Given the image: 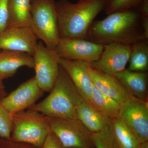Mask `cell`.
Instances as JSON below:
<instances>
[{
  "label": "cell",
  "mask_w": 148,
  "mask_h": 148,
  "mask_svg": "<svg viewBox=\"0 0 148 148\" xmlns=\"http://www.w3.org/2000/svg\"><path fill=\"white\" fill-rule=\"evenodd\" d=\"M87 40L103 45L111 43L132 45L147 39L140 13L130 10L113 12L102 20L93 21Z\"/></svg>",
  "instance_id": "cell-1"
},
{
  "label": "cell",
  "mask_w": 148,
  "mask_h": 148,
  "mask_svg": "<svg viewBox=\"0 0 148 148\" xmlns=\"http://www.w3.org/2000/svg\"><path fill=\"white\" fill-rule=\"evenodd\" d=\"M108 0H67L56 3L60 39L87 40L88 30L94 19L105 10Z\"/></svg>",
  "instance_id": "cell-2"
},
{
  "label": "cell",
  "mask_w": 148,
  "mask_h": 148,
  "mask_svg": "<svg viewBox=\"0 0 148 148\" xmlns=\"http://www.w3.org/2000/svg\"><path fill=\"white\" fill-rule=\"evenodd\" d=\"M49 92L44 100L29 109L50 118H77V109L84 99L61 66L58 77Z\"/></svg>",
  "instance_id": "cell-3"
},
{
  "label": "cell",
  "mask_w": 148,
  "mask_h": 148,
  "mask_svg": "<svg viewBox=\"0 0 148 148\" xmlns=\"http://www.w3.org/2000/svg\"><path fill=\"white\" fill-rule=\"evenodd\" d=\"M11 117L13 125L11 140L42 148L51 132L50 117L30 109L11 114Z\"/></svg>",
  "instance_id": "cell-4"
},
{
  "label": "cell",
  "mask_w": 148,
  "mask_h": 148,
  "mask_svg": "<svg viewBox=\"0 0 148 148\" xmlns=\"http://www.w3.org/2000/svg\"><path fill=\"white\" fill-rule=\"evenodd\" d=\"M31 29L38 39L54 50L60 39L54 0H31Z\"/></svg>",
  "instance_id": "cell-5"
},
{
  "label": "cell",
  "mask_w": 148,
  "mask_h": 148,
  "mask_svg": "<svg viewBox=\"0 0 148 148\" xmlns=\"http://www.w3.org/2000/svg\"><path fill=\"white\" fill-rule=\"evenodd\" d=\"M51 131L64 148H92L91 132L77 118H50Z\"/></svg>",
  "instance_id": "cell-6"
},
{
  "label": "cell",
  "mask_w": 148,
  "mask_h": 148,
  "mask_svg": "<svg viewBox=\"0 0 148 148\" xmlns=\"http://www.w3.org/2000/svg\"><path fill=\"white\" fill-rule=\"evenodd\" d=\"M33 57L37 84L44 92H50L59 74L60 58L42 41L38 42Z\"/></svg>",
  "instance_id": "cell-7"
},
{
  "label": "cell",
  "mask_w": 148,
  "mask_h": 148,
  "mask_svg": "<svg viewBox=\"0 0 148 148\" xmlns=\"http://www.w3.org/2000/svg\"><path fill=\"white\" fill-rule=\"evenodd\" d=\"M118 118L138 138L140 143L148 140V103L130 96L121 104Z\"/></svg>",
  "instance_id": "cell-8"
},
{
  "label": "cell",
  "mask_w": 148,
  "mask_h": 148,
  "mask_svg": "<svg viewBox=\"0 0 148 148\" xmlns=\"http://www.w3.org/2000/svg\"><path fill=\"white\" fill-rule=\"evenodd\" d=\"M104 47L84 39H60L54 50L60 58L90 64L99 59Z\"/></svg>",
  "instance_id": "cell-9"
},
{
  "label": "cell",
  "mask_w": 148,
  "mask_h": 148,
  "mask_svg": "<svg viewBox=\"0 0 148 148\" xmlns=\"http://www.w3.org/2000/svg\"><path fill=\"white\" fill-rule=\"evenodd\" d=\"M44 93L34 77L2 98L1 102L11 114L15 113L31 108Z\"/></svg>",
  "instance_id": "cell-10"
},
{
  "label": "cell",
  "mask_w": 148,
  "mask_h": 148,
  "mask_svg": "<svg viewBox=\"0 0 148 148\" xmlns=\"http://www.w3.org/2000/svg\"><path fill=\"white\" fill-rule=\"evenodd\" d=\"M131 51V45H106L99 59L90 64L101 71L114 76L126 69Z\"/></svg>",
  "instance_id": "cell-11"
},
{
  "label": "cell",
  "mask_w": 148,
  "mask_h": 148,
  "mask_svg": "<svg viewBox=\"0 0 148 148\" xmlns=\"http://www.w3.org/2000/svg\"><path fill=\"white\" fill-rule=\"evenodd\" d=\"M38 38L31 27H10L0 34V49L20 51L33 56Z\"/></svg>",
  "instance_id": "cell-12"
},
{
  "label": "cell",
  "mask_w": 148,
  "mask_h": 148,
  "mask_svg": "<svg viewBox=\"0 0 148 148\" xmlns=\"http://www.w3.org/2000/svg\"><path fill=\"white\" fill-rule=\"evenodd\" d=\"M82 63L92 84L101 93L120 104L131 96L114 76L101 71L88 63Z\"/></svg>",
  "instance_id": "cell-13"
},
{
  "label": "cell",
  "mask_w": 148,
  "mask_h": 148,
  "mask_svg": "<svg viewBox=\"0 0 148 148\" xmlns=\"http://www.w3.org/2000/svg\"><path fill=\"white\" fill-rule=\"evenodd\" d=\"M59 64L70 77L83 99L90 103L92 83L82 62L60 58Z\"/></svg>",
  "instance_id": "cell-14"
},
{
  "label": "cell",
  "mask_w": 148,
  "mask_h": 148,
  "mask_svg": "<svg viewBox=\"0 0 148 148\" xmlns=\"http://www.w3.org/2000/svg\"><path fill=\"white\" fill-rule=\"evenodd\" d=\"M34 69L33 56L20 51L4 50L0 52V80L13 76L22 67Z\"/></svg>",
  "instance_id": "cell-15"
},
{
  "label": "cell",
  "mask_w": 148,
  "mask_h": 148,
  "mask_svg": "<svg viewBox=\"0 0 148 148\" xmlns=\"http://www.w3.org/2000/svg\"><path fill=\"white\" fill-rule=\"evenodd\" d=\"M114 76L130 95L139 99L147 100V72L131 71L125 69Z\"/></svg>",
  "instance_id": "cell-16"
},
{
  "label": "cell",
  "mask_w": 148,
  "mask_h": 148,
  "mask_svg": "<svg viewBox=\"0 0 148 148\" xmlns=\"http://www.w3.org/2000/svg\"><path fill=\"white\" fill-rule=\"evenodd\" d=\"M77 118L91 133L102 131L110 125L112 119L88 101L83 100L78 107Z\"/></svg>",
  "instance_id": "cell-17"
},
{
  "label": "cell",
  "mask_w": 148,
  "mask_h": 148,
  "mask_svg": "<svg viewBox=\"0 0 148 148\" xmlns=\"http://www.w3.org/2000/svg\"><path fill=\"white\" fill-rule=\"evenodd\" d=\"M31 1V0H9L8 28L30 27Z\"/></svg>",
  "instance_id": "cell-18"
},
{
  "label": "cell",
  "mask_w": 148,
  "mask_h": 148,
  "mask_svg": "<svg viewBox=\"0 0 148 148\" xmlns=\"http://www.w3.org/2000/svg\"><path fill=\"white\" fill-rule=\"evenodd\" d=\"M110 125L119 148H140L138 138L119 118L112 119Z\"/></svg>",
  "instance_id": "cell-19"
},
{
  "label": "cell",
  "mask_w": 148,
  "mask_h": 148,
  "mask_svg": "<svg viewBox=\"0 0 148 148\" xmlns=\"http://www.w3.org/2000/svg\"><path fill=\"white\" fill-rule=\"evenodd\" d=\"M90 103L100 112L111 119L118 117L120 103L101 93L93 84Z\"/></svg>",
  "instance_id": "cell-20"
},
{
  "label": "cell",
  "mask_w": 148,
  "mask_h": 148,
  "mask_svg": "<svg viewBox=\"0 0 148 148\" xmlns=\"http://www.w3.org/2000/svg\"><path fill=\"white\" fill-rule=\"evenodd\" d=\"M127 70L131 71L147 72L148 69V40L131 45Z\"/></svg>",
  "instance_id": "cell-21"
},
{
  "label": "cell",
  "mask_w": 148,
  "mask_h": 148,
  "mask_svg": "<svg viewBox=\"0 0 148 148\" xmlns=\"http://www.w3.org/2000/svg\"><path fill=\"white\" fill-rule=\"evenodd\" d=\"M91 139L95 148H119L110 125L100 132L91 133Z\"/></svg>",
  "instance_id": "cell-22"
},
{
  "label": "cell",
  "mask_w": 148,
  "mask_h": 148,
  "mask_svg": "<svg viewBox=\"0 0 148 148\" xmlns=\"http://www.w3.org/2000/svg\"><path fill=\"white\" fill-rule=\"evenodd\" d=\"M143 0H108L105 12L107 14L116 12L130 10L140 5Z\"/></svg>",
  "instance_id": "cell-23"
},
{
  "label": "cell",
  "mask_w": 148,
  "mask_h": 148,
  "mask_svg": "<svg viewBox=\"0 0 148 148\" xmlns=\"http://www.w3.org/2000/svg\"><path fill=\"white\" fill-rule=\"evenodd\" d=\"M12 127L11 114L3 106L0 99V137L11 140Z\"/></svg>",
  "instance_id": "cell-24"
},
{
  "label": "cell",
  "mask_w": 148,
  "mask_h": 148,
  "mask_svg": "<svg viewBox=\"0 0 148 148\" xmlns=\"http://www.w3.org/2000/svg\"><path fill=\"white\" fill-rule=\"evenodd\" d=\"M9 0H0V34L8 27Z\"/></svg>",
  "instance_id": "cell-25"
},
{
  "label": "cell",
  "mask_w": 148,
  "mask_h": 148,
  "mask_svg": "<svg viewBox=\"0 0 148 148\" xmlns=\"http://www.w3.org/2000/svg\"><path fill=\"white\" fill-rule=\"evenodd\" d=\"M42 148H64L57 137L51 132L46 138Z\"/></svg>",
  "instance_id": "cell-26"
},
{
  "label": "cell",
  "mask_w": 148,
  "mask_h": 148,
  "mask_svg": "<svg viewBox=\"0 0 148 148\" xmlns=\"http://www.w3.org/2000/svg\"><path fill=\"white\" fill-rule=\"evenodd\" d=\"M139 6L141 16H148V0H143Z\"/></svg>",
  "instance_id": "cell-27"
},
{
  "label": "cell",
  "mask_w": 148,
  "mask_h": 148,
  "mask_svg": "<svg viewBox=\"0 0 148 148\" xmlns=\"http://www.w3.org/2000/svg\"><path fill=\"white\" fill-rule=\"evenodd\" d=\"M141 25L146 38L148 40V16H141Z\"/></svg>",
  "instance_id": "cell-28"
},
{
  "label": "cell",
  "mask_w": 148,
  "mask_h": 148,
  "mask_svg": "<svg viewBox=\"0 0 148 148\" xmlns=\"http://www.w3.org/2000/svg\"><path fill=\"white\" fill-rule=\"evenodd\" d=\"M140 148H148V141L140 143Z\"/></svg>",
  "instance_id": "cell-29"
},
{
  "label": "cell",
  "mask_w": 148,
  "mask_h": 148,
  "mask_svg": "<svg viewBox=\"0 0 148 148\" xmlns=\"http://www.w3.org/2000/svg\"><path fill=\"white\" fill-rule=\"evenodd\" d=\"M5 96V92L4 90H1L0 91V99L4 97Z\"/></svg>",
  "instance_id": "cell-30"
},
{
  "label": "cell",
  "mask_w": 148,
  "mask_h": 148,
  "mask_svg": "<svg viewBox=\"0 0 148 148\" xmlns=\"http://www.w3.org/2000/svg\"><path fill=\"white\" fill-rule=\"evenodd\" d=\"M2 81L0 80V91L4 90V86L3 84Z\"/></svg>",
  "instance_id": "cell-31"
}]
</instances>
